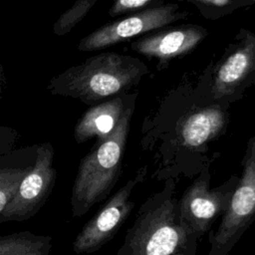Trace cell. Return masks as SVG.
<instances>
[{"instance_id":"cell-2","label":"cell","mask_w":255,"mask_h":255,"mask_svg":"<svg viewBox=\"0 0 255 255\" xmlns=\"http://www.w3.org/2000/svg\"><path fill=\"white\" fill-rule=\"evenodd\" d=\"M147 66L135 57L105 52L86 59L53 77L47 90L93 106L127 94L148 74Z\"/></svg>"},{"instance_id":"cell-10","label":"cell","mask_w":255,"mask_h":255,"mask_svg":"<svg viewBox=\"0 0 255 255\" xmlns=\"http://www.w3.org/2000/svg\"><path fill=\"white\" fill-rule=\"evenodd\" d=\"M160 29L141 35L129 45L132 51L157 59L159 70L164 69L172 59L190 53L207 36L206 29L192 24Z\"/></svg>"},{"instance_id":"cell-6","label":"cell","mask_w":255,"mask_h":255,"mask_svg":"<svg viewBox=\"0 0 255 255\" xmlns=\"http://www.w3.org/2000/svg\"><path fill=\"white\" fill-rule=\"evenodd\" d=\"M186 16L187 12L181 11L175 3L139 10L96 29L80 40L77 49L82 52L105 49L133 37L164 28Z\"/></svg>"},{"instance_id":"cell-18","label":"cell","mask_w":255,"mask_h":255,"mask_svg":"<svg viewBox=\"0 0 255 255\" xmlns=\"http://www.w3.org/2000/svg\"><path fill=\"white\" fill-rule=\"evenodd\" d=\"M192 1L196 3H201L202 5L206 4V5H212V6H223L231 0H192Z\"/></svg>"},{"instance_id":"cell-14","label":"cell","mask_w":255,"mask_h":255,"mask_svg":"<svg viewBox=\"0 0 255 255\" xmlns=\"http://www.w3.org/2000/svg\"><path fill=\"white\" fill-rule=\"evenodd\" d=\"M52 237L37 235L29 230L0 235V255H48Z\"/></svg>"},{"instance_id":"cell-5","label":"cell","mask_w":255,"mask_h":255,"mask_svg":"<svg viewBox=\"0 0 255 255\" xmlns=\"http://www.w3.org/2000/svg\"><path fill=\"white\" fill-rule=\"evenodd\" d=\"M253 85H255V33L240 29L211 71L210 97L215 104H229L240 99Z\"/></svg>"},{"instance_id":"cell-4","label":"cell","mask_w":255,"mask_h":255,"mask_svg":"<svg viewBox=\"0 0 255 255\" xmlns=\"http://www.w3.org/2000/svg\"><path fill=\"white\" fill-rule=\"evenodd\" d=\"M255 221V131L242 158L239 177L230 204L215 231L209 232V255H227Z\"/></svg>"},{"instance_id":"cell-11","label":"cell","mask_w":255,"mask_h":255,"mask_svg":"<svg viewBox=\"0 0 255 255\" xmlns=\"http://www.w3.org/2000/svg\"><path fill=\"white\" fill-rule=\"evenodd\" d=\"M136 93L123 94L91 106L78 120L74 128V138L84 143L91 138H104L116 128L128 103Z\"/></svg>"},{"instance_id":"cell-3","label":"cell","mask_w":255,"mask_h":255,"mask_svg":"<svg viewBox=\"0 0 255 255\" xmlns=\"http://www.w3.org/2000/svg\"><path fill=\"white\" fill-rule=\"evenodd\" d=\"M135 99L128 103L113 132L96 139L81 159L71 194L74 217L84 216L95 204L104 201L119 180Z\"/></svg>"},{"instance_id":"cell-7","label":"cell","mask_w":255,"mask_h":255,"mask_svg":"<svg viewBox=\"0 0 255 255\" xmlns=\"http://www.w3.org/2000/svg\"><path fill=\"white\" fill-rule=\"evenodd\" d=\"M146 166L138 169L77 234L72 248L77 254L93 253L111 241L134 207L131 198L133 189L146 176Z\"/></svg>"},{"instance_id":"cell-15","label":"cell","mask_w":255,"mask_h":255,"mask_svg":"<svg viewBox=\"0 0 255 255\" xmlns=\"http://www.w3.org/2000/svg\"><path fill=\"white\" fill-rule=\"evenodd\" d=\"M98 1L99 0H76L54 23V34L57 36H64L68 34L87 16Z\"/></svg>"},{"instance_id":"cell-1","label":"cell","mask_w":255,"mask_h":255,"mask_svg":"<svg viewBox=\"0 0 255 255\" xmlns=\"http://www.w3.org/2000/svg\"><path fill=\"white\" fill-rule=\"evenodd\" d=\"M196 236L180 215L174 183L146 199L128 229L118 255H193Z\"/></svg>"},{"instance_id":"cell-19","label":"cell","mask_w":255,"mask_h":255,"mask_svg":"<svg viewBox=\"0 0 255 255\" xmlns=\"http://www.w3.org/2000/svg\"><path fill=\"white\" fill-rule=\"evenodd\" d=\"M5 84H6V79H5V75H4V70H3V66L0 60V99L2 98L3 95V91L5 88Z\"/></svg>"},{"instance_id":"cell-17","label":"cell","mask_w":255,"mask_h":255,"mask_svg":"<svg viewBox=\"0 0 255 255\" xmlns=\"http://www.w3.org/2000/svg\"><path fill=\"white\" fill-rule=\"evenodd\" d=\"M19 138L17 129L0 125V155L12 150Z\"/></svg>"},{"instance_id":"cell-12","label":"cell","mask_w":255,"mask_h":255,"mask_svg":"<svg viewBox=\"0 0 255 255\" xmlns=\"http://www.w3.org/2000/svg\"><path fill=\"white\" fill-rule=\"evenodd\" d=\"M228 115L223 105L215 104L191 113L180 128L179 137L183 145L195 148L218 137L227 128Z\"/></svg>"},{"instance_id":"cell-13","label":"cell","mask_w":255,"mask_h":255,"mask_svg":"<svg viewBox=\"0 0 255 255\" xmlns=\"http://www.w3.org/2000/svg\"><path fill=\"white\" fill-rule=\"evenodd\" d=\"M38 143L26 145L0 155V213L15 195L22 179L33 168Z\"/></svg>"},{"instance_id":"cell-16","label":"cell","mask_w":255,"mask_h":255,"mask_svg":"<svg viewBox=\"0 0 255 255\" xmlns=\"http://www.w3.org/2000/svg\"><path fill=\"white\" fill-rule=\"evenodd\" d=\"M154 1L156 0H115L109 10V15L111 17H117L123 14L133 13Z\"/></svg>"},{"instance_id":"cell-8","label":"cell","mask_w":255,"mask_h":255,"mask_svg":"<svg viewBox=\"0 0 255 255\" xmlns=\"http://www.w3.org/2000/svg\"><path fill=\"white\" fill-rule=\"evenodd\" d=\"M54 155L51 142L38 143L36 162L22 179L11 201L0 213V224L27 220L35 216L48 201L57 179Z\"/></svg>"},{"instance_id":"cell-9","label":"cell","mask_w":255,"mask_h":255,"mask_svg":"<svg viewBox=\"0 0 255 255\" xmlns=\"http://www.w3.org/2000/svg\"><path fill=\"white\" fill-rule=\"evenodd\" d=\"M209 180L210 174L206 168L178 199L181 218L197 239L208 232L214 221L226 212L239 176L233 174L227 181L211 189Z\"/></svg>"}]
</instances>
